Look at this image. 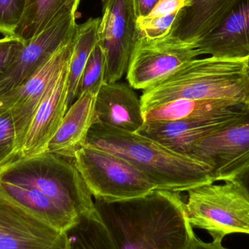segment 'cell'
Returning <instances> with one entry per match:
<instances>
[{"label": "cell", "mask_w": 249, "mask_h": 249, "mask_svg": "<svg viewBox=\"0 0 249 249\" xmlns=\"http://www.w3.org/2000/svg\"><path fill=\"white\" fill-rule=\"evenodd\" d=\"M240 180H241V182L243 183V184L245 186L247 191H248L249 193V172L248 174H246L244 177H243L242 178H240Z\"/></svg>", "instance_id": "obj_31"}, {"label": "cell", "mask_w": 249, "mask_h": 249, "mask_svg": "<svg viewBox=\"0 0 249 249\" xmlns=\"http://www.w3.org/2000/svg\"><path fill=\"white\" fill-rule=\"evenodd\" d=\"M74 161L96 200L125 201L158 191L152 180L131 162L109 151L84 145L75 154Z\"/></svg>", "instance_id": "obj_6"}, {"label": "cell", "mask_w": 249, "mask_h": 249, "mask_svg": "<svg viewBox=\"0 0 249 249\" xmlns=\"http://www.w3.org/2000/svg\"><path fill=\"white\" fill-rule=\"evenodd\" d=\"M222 242L218 240H213L210 243L203 242L195 235L187 249H228L222 246Z\"/></svg>", "instance_id": "obj_30"}, {"label": "cell", "mask_w": 249, "mask_h": 249, "mask_svg": "<svg viewBox=\"0 0 249 249\" xmlns=\"http://www.w3.org/2000/svg\"><path fill=\"white\" fill-rule=\"evenodd\" d=\"M246 64H247V70H248V72L249 74V56L246 59Z\"/></svg>", "instance_id": "obj_32"}, {"label": "cell", "mask_w": 249, "mask_h": 249, "mask_svg": "<svg viewBox=\"0 0 249 249\" xmlns=\"http://www.w3.org/2000/svg\"><path fill=\"white\" fill-rule=\"evenodd\" d=\"M236 0H190L177 15L169 34L195 43L223 20Z\"/></svg>", "instance_id": "obj_19"}, {"label": "cell", "mask_w": 249, "mask_h": 249, "mask_svg": "<svg viewBox=\"0 0 249 249\" xmlns=\"http://www.w3.org/2000/svg\"><path fill=\"white\" fill-rule=\"evenodd\" d=\"M160 0H133L137 18L147 16Z\"/></svg>", "instance_id": "obj_29"}, {"label": "cell", "mask_w": 249, "mask_h": 249, "mask_svg": "<svg viewBox=\"0 0 249 249\" xmlns=\"http://www.w3.org/2000/svg\"><path fill=\"white\" fill-rule=\"evenodd\" d=\"M68 67L69 64L63 69L36 109L17 158H29L48 152V145L68 110Z\"/></svg>", "instance_id": "obj_13"}, {"label": "cell", "mask_w": 249, "mask_h": 249, "mask_svg": "<svg viewBox=\"0 0 249 249\" xmlns=\"http://www.w3.org/2000/svg\"><path fill=\"white\" fill-rule=\"evenodd\" d=\"M74 38L61 46L23 84L0 95V112L10 110L13 115L17 136L18 156L36 109L63 69L70 62Z\"/></svg>", "instance_id": "obj_9"}, {"label": "cell", "mask_w": 249, "mask_h": 249, "mask_svg": "<svg viewBox=\"0 0 249 249\" xmlns=\"http://www.w3.org/2000/svg\"><path fill=\"white\" fill-rule=\"evenodd\" d=\"M123 157L143 172L158 191L180 193L214 182L213 168L136 133L95 124L86 144Z\"/></svg>", "instance_id": "obj_2"}, {"label": "cell", "mask_w": 249, "mask_h": 249, "mask_svg": "<svg viewBox=\"0 0 249 249\" xmlns=\"http://www.w3.org/2000/svg\"><path fill=\"white\" fill-rule=\"evenodd\" d=\"M190 2V0H160L147 17H160L171 13H178L181 9L188 5Z\"/></svg>", "instance_id": "obj_28"}, {"label": "cell", "mask_w": 249, "mask_h": 249, "mask_svg": "<svg viewBox=\"0 0 249 249\" xmlns=\"http://www.w3.org/2000/svg\"><path fill=\"white\" fill-rule=\"evenodd\" d=\"M26 0H0V34L13 36L23 16Z\"/></svg>", "instance_id": "obj_25"}, {"label": "cell", "mask_w": 249, "mask_h": 249, "mask_svg": "<svg viewBox=\"0 0 249 249\" xmlns=\"http://www.w3.org/2000/svg\"><path fill=\"white\" fill-rule=\"evenodd\" d=\"M249 105L226 100L181 99L167 102L143 112L145 122L181 120L218 119L245 113Z\"/></svg>", "instance_id": "obj_18"}, {"label": "cell", "mask_w": 249, "mask_h": 249, "mask_svg": "<svg viewBox=\"0 0 249 249\" xmlns=\"http://www.w3.org/2000/svg\"><path fill=\"white\" fill-rule=\"evenodd\" d=\"M0 113H1V112H0Z\"/></svg>", "instance_id": "obj_33"}, {"label": "cell", "mask_w": 249, "mask_h": 249, "mask_svg": "<svg viewBox=\"0 0 249 249\" xmlns=\"http://www.w3.org/2000/svg\"><path fill=\"white\" fill-rule=\"evenodd\" d=\"M106 70L105 52L100 44L97 42L80 77L77 88V98L86 92L99 93L104 83H106Z\"/></svg>", "instance_id": "obj_23"}, {"label": "cell", "mask_w": 249, "mask_h": 249, "mask_svg": "<svg viewBox=\"0 0 249 249\" xmlns=\"http://www.w3.org/2000/svg\"><path fill=\"white\" fill-rule=\"evenodd\" d=\"M178 13L160 17H143L137 19L140 36L149 38L162 37L169 34Z\"/></svg>", "instance_id": "obj_26"}, {"label": "cell", "mask_w": 249, "mask_h": 249, "mask_svg": "<svg viewBox=\"0 0 249 249\" xmlns=\"http://www.w3.org/2000/svg\"><path fill=\"white\" fill-rule=\"evenodd\" d=\"M0 181L35 187L52 200L75 225L97 215L93 196L74 159L51 152L17 158L0 170Z\"/></svg>", "instance_id": "obj_4"}, {"label": "cell", "mask_w": 249, "mask_h": 249, "mask_svg": "<svg viewBox=\"0 0 249 249\" xmlns=\"http://www.w3.org/2000/svg\"><path fill=\"white\" fill-rule=\"evenodd\" d=\"M245 113L206 121L145 122L136 133L155 141L174 152L193 158L195 149L203 139L232 124Z\"/></svg>", "instance_id": "obj_14"}, {"label": "cell", "mask_w": 249, "mask_h": 249, "mask_svg": "<svg viewBox=\"0 0 249 249\" xmlns=\"http://www.w3.org/2000/svg\"><path fill=\"white\" fill-rule=\"evenodd\" d=\"M103 16L98 42L106 57L107 83L119 81L127 72L130 55L140 37L133 0H102Z\"/></svg>", "instance_id": "obj_8"}, {"label": "cell", "mask_w": 249, "mask_h": 249, "mask_svg": "<svg viewBox=\"0 0 249 249\" xmlns=\"http://www.w3.org/2000/svg\"><path fill=\"white\" fill-rule=\"evenodd\" d=\"M80 0H26L23 16L13 36L30 40L69 15L75 14Z\"/></svg>", "instance_id": "obj_20"}, {"label": "cell", "mask_w": 249, "mask_h": 249, "mask_svg": "<svg viewBox=\"0 0 249 249\" xmlns=\"http://www.w3.org/2000/svg\"><path fill=\"white\" fill-rule=\"evenodd\" d=\"M196 43L201 55L247 59L249 56V0H236L220 23Z\"/></svg>", "instance_id": "obj_15"}, {"label": "cell", "mask_w": 249, "mask_h": 249, "mask_svg": "<svg viewBox=\"0 0 249 249\" xmlns=\"http://www.w3.org/2000/svg\"><path fill=\"white\" fill-rule=\"evenodd\" d=\"M187 193L186 212L193 228L221 241L231 234L249 235V193L241 180L214 181Z\"/></svg>", "instance_id": "obj_5"}, {"label": "cell", "mask_w": 249, "mask_h": 249, "mask_svg": "<svg viewBox=\"0 0 249 249\" xmlns=\"http://www.w3.org/2000/svg\"><path fill=\"white\" fill-rule=\"evenodd\" d=\"M100 20L101 18H90L85 23L77 25L68 67L69 107L76 100L80 77L97 43Z\"/></svg>", "instance_id": "obj_21"}, {"label": "cell", "mask_w": 249, "mask_h": 249, "mask_svg": "<svg viewBox=\"0 0 249 249\" xmlns=\"http://www.w3.org/2000/svg\"><path fill=\"white\" fill-rule=\"evenodd\" d=\"M0 249H70V241L0 190Z\"/></svg>", "instance_id": "obj_11"}, {"label": "cell", "mask_w": 249, "mask_h": 249, "mask_svg": "<svg viewBox=\"0 0 249 249\" xmlns=\"http://www.w3.org/2000/svg\"><path fill=\"white\" fill-rule=\"evenodd\" d=\"M95 204L114 249H187L196 235L178 193Z\"/></svg>", "instance_id": "obj_1"}, {"label": "cell", "mask_w": 249, "mask_h": 249, "mask_svg": "<svg viewBox=\"0 0 249 249\" xmlns=\"http://www.w3.org/2000/svg\"><path fill=\"white\" fill-rule=\"evenodd\" d=\"M75 14L69 15L37 36L24 42L23 49L0 77V95L11 91L33 75L77 30Z\"/></svg>", "instance_id": "obj_12"}, {"label": "cell", "mask_w": 249, "mask_h": 249, "mask_svg": "<svg viewBox=\"0 0 249 249\" xmlns=\"http://www.w3.org/2000/svg\"><path fill=\"white\" fill-rule=\"evenodd\" d=\"M16 127L11 111L0 113V170L17 159Z\"/></svg>", "instance_id": "obj_24"}, {"label": "cell", "mask_w": 249, "mask_h": 249, "mask_svg": "<svg viewBox=\"0 0 249 249\" xmlns=\"http://www.w3.org/2000/svg\"><path fill=\"white\" fill-rule=\"evenodd\" d=\"M23 45L24 42L16 36H7L0 39V77L14 62Z\"/></svg>", "instance_id": "obj_27"}, {"label": "cell", "mask_w": 249, "mask_h": 249, "mask_svg": "<svg viewBox=\"0 0 249 249\" xmlns=\"http://www.w3.org/2000/svg\"><path fill=\"white\" fill-rule=\"evenodd\" d=\"M96 124L130 133L144 124L140 99L130 85L105 83L97 93L95 105Z\"/></svg>", "instance_id": "obj_16"}, {"label": "cell", "mask_w": 249, "mask_h": 249, "mask_svg": "<svg viewBox=\"0 0 249 249\" xmlns=\"http://www.w3.org/2000/svg\"><path fill=\"white\" fill-rule=\"evenodd\" d=\"M96 96L97 93L89 91L76 99L50 142L48 152L74 159L75 154L86 144L92 126L96 124Z\"/></svg>", "instance_id": "obj_17"}, {"label": "cell", "mask_w": 249, "mask_h": 249, "mask_svg": "<svg viewBox=\"0 0 249 249\" xmlns=\"http://www.w3.org/2000/svg\"><path fill=\"white\" fill-rule=\"evenodd\" d=\"M193 158L213 168L215 181L240 179L249 172V110L200 142Z\"/></svg>", "instance_id": "obj_10"}, {"label": "cell", "mask_w": 249, "mask_h": 249, "mask_svg": "<svg viewBox=\"0 0 249 249\" xmlns=\"http://www.w3.org/2000/svg\"><path fill=\"white\" fill-rule=\"evenodd\" d=\"M181 99L231 101L249 106L246 60L196 58L143 90L140 100L144 112Z\"/></svg>", "instance_id": "obj_3"}, {"label": "cell", "mask_w": 249, "mask_h": 249, "mask_svg": "<svg viewBox=\"0 0 249 249\" xmlns=\"http://www.w3.org/2000/svg\"><path fill=\"white\" fill-rule=\"evenodd\" d=\"M70 249H114L99 213L84 218L67 232Z\"/></svg>", "instance_id": "obj_22"}, {"label": "cell", "mask_w": 249, "mask_h": 249, "mask_svg": "<svg viewBox=\"0 0 249 249\" xmlns=\"http://www.w3.org/2000/svg\"><path fill=\"white\" fill-rule=\"evenodd\" d=\"M201 55L196 42L171 34L158 38L140 36L129 61L127 80L133 89L146 90Z\"/></svg>", "instance_id": "obj_7"}]
</instances>
